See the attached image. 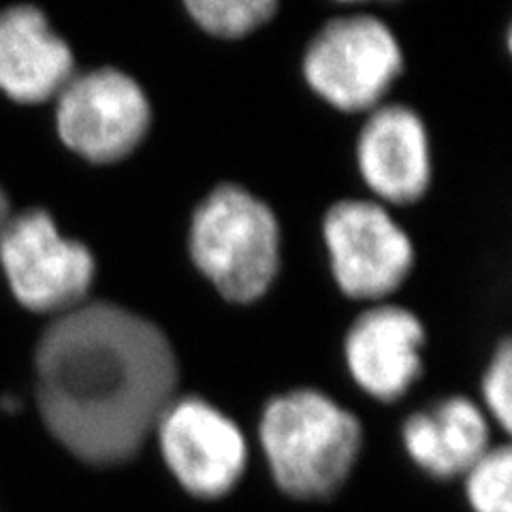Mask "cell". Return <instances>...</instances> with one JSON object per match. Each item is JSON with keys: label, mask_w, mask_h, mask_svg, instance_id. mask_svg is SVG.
Returning a JSON list of instances; mask_svg holds the SVG:
<instances>
[{"label": "cell", "mask_w": 512, "mask_h": 512, "mask_svg": "<svg viewBox=\"0 0 512 512\" xmlns=\"http://www.w3.org/2000/svg\"><path fill=\"white\" fill-rule=\"evenodd\" d=\"M333 278L352 299H382L404 284L414 263L410 237L384 207L335 203L323 222Z\"/></svg>", "instance_id": "8"}, {"label": "cell", "mask_w": 512, "mask_h": 512, "mask_svg": "<svg viewBox=\"0 0 512 512\" xmlns=\"http://www.w3.org/2000/svg\"><path fill=\"white\" fill-rule=\"evenodd\" d=\"M271 478L288 498L325 502L346 485L363 446V429L331 397L297 389L274 397L259 425Z\"/></svg>", "instance_id": "2"}, {"label": "cell", "mask_w": 512, "mask_h": 512, "mask_svg": "<svg viewBox=\"0 0 512 512\" xmlns=\"http://www.w3.org/2000/svg\"><path fill=\"white\" fill-rule=\"evenodd\" d=\"M71 47L47 24L41 9L15 5L0 11V90L18 103H43L67 86Z\"/></svg>", "instance_id": "11"}, {"label": "cell", "mask_w": 512, "mask_h": 512, "mask_svg": "<svg viewBox=\"0 0 512 512\" xmlns=\"http://www.w3.org/2000/svg\"><path fill=\"white\" fill-rule=\"evenodd\" d=\"M402 440L416 468L431 478L451 480L489 451L491 431L483 410L466 397H451L412 414Z\"/></svg>", "instance_id": "12"}, {"label": "cell", "mask_w": 512, "mask_h": 512, "mask_svg": "<svg viewBox=\"0 0 512 512\" xmlns=\"http://www.w3.org/2000/svg\"><path fill=\"white\" fill-rule=\"evenodd\" d=\"M463 478L472 512H512L510 446H491Z\"/></svg>", "instance_id": "14"}, {"label": "cell", "mask_w": 512, "mask_h": 512, "mask_svg": "<svg viewBox=\"0 0 512 512\" xmlns=\"http://www.w3.org/2000/svg\"><path fill=\"white\" fill-rule=\"evenodd\" d=\"M0 263L24 308L58 316L82 306L96 271L92 252L62 237L43 210L7 220L0 231Z\"/></svg>", "instance_id": "5"}, {"label": "cell", "mask_w": 512, "mask_h": 512, "mask_svg": "<svg viewBox=\"0 0 512 512\" xmlns=\"http://www.w3.org/2000/svg\"><path fill=\"white\" fill-rule=\"evenodd\" d=\"M421 320L399 306L363 312L346 335V361L361 389L380 402L404 397L421 376Z\"/></svg>", "instance_id": "9"}, {"label": "cell", "mask_w": 512, "mask_h": 512, "mask_svg": "<svg viewBox=\"0 0 512 512\" xmlns=\"http://www.w3.org/2000/svg\"><path fill=\"white\" fill-rule=\"evenodd\" d=\"M7 220H9V201H7V195L3 192V188H0V231H3Z\"/></svg>", "instance_id": "16"}, {"label": "cell", "mask_w": 512, "mask_h": 512, "mask_svg": "<svg viewBox=\"0 0 512 512\" xmlns=\"http://www.w3.org/2000/svg\"><path fill=\"white\" fill-rule=\"evenodd\" d=\"M192 263L233 303L261 299L280 269V224L267 203L235 184H222L192 214Z\"/></svg>", "instance_id": "3"}, {"label": "cell", "mask_w": 512, "mask_h": 512, "mask_svg": "<svg viewBox=\"0 0 512 512\" xmlns=\"http://www.w3.org/2000/svg\"><path fill=\"white\" fill-rule=\"evenodd\" d=\"M510 393H512V346L508 340H504L500 348L495 350L493 361L489 365V370L485 372V380H483L485 404L493 419L500 423L504 431H510V423H512Z\"/></svg>", "instance_id": "15"}, {"label": "cell", "mask_w": 512, "mask_h": 512, "mask_svg": "<svg viewBox=\"0 0 512 512\" xmlns=\"http://www.w3.org/2000/svg\"><path fill=\"white\" fill-rule=\"evenodd\" d=\"M35 370L47 429L99 468L137 457L180 382L165 331L107 301L56 316L39 340Z\"/></svg>", "instance_id": "1"}, {"label": "cell", "mask_w": 512, "mask_h": 512, "mask_svg": "<svg viewBox=\"0 0 512 512\" xmlns=\"http://www.w3.org/2000/svg\"><path fill=\"white\" fill-rule=\"evenodd\" d=\"M60 139L90 163H118L137 150L152 124L146 92L118 69L73 75L58 92Z\"/></svg>", "instance_id": "7"}, {"label": "cell", "mask_w": 512, "mask_h": 512, "mask_svg": "<svg viewBox=\"0 0 512 512\" xmlns=\"http://www.w3.org/2000/svg\"><path fill=\"white\" fill-rule=\"evenodd\" d=\"M269 0H190L186 11L203 30L222 39H239L274 18Z\"/></svg>", "instance_id": "13"}, {"label": "cell", "mask_w": 512, "mask_h": 512, "mask_svg": "<svg viewBox=\"0 0 512 512\" xmlns=\"http://www.w3.org/2000/svg\"><path fill=\"white\" fill-rule=\"evenodd\" d=\"M357 156L363 180L384 201L414 203L429 188V139L410 107H378L359 135Z\"/></svg>", "instance_id": "10"}, {"label": "cell", "mask_w": 512, "mask_h": 512, "mask_svg": "<svg viewBox=\"0 0 512 512\" xmlns=\"http://www.w3.org/2000/svg\"><path fill=\"white\" fill-rule=\"evenodd\" d=\"M399 43L372 15H344L316 32L303 73L327 103L342 111L372 109L402 73Z\"/></svg>", "instance_id": "4"}, {"label": "cell", "mask_w": 512, "mask_h": 512, "mask_svg": "<svg viewBox=\"0 0 512 512\" xmlns=\"http://www.w3.org/2000/svg\"><path fill=\"white\" fill-rule=\"evenodd\" d=\"M154 434L169 474L192 498L222 500L242 483L250 459L248 440L205 399L175 397Z\"/></svg>", "instance_id": "6"}]
</instances>
